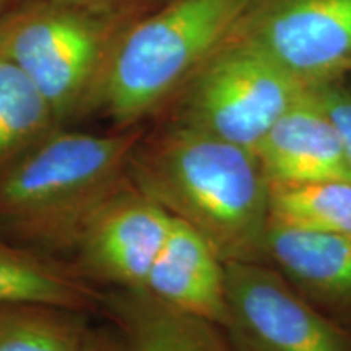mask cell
I'll use <instances>...</instances> for the list:
<instances>
[{
    "label": "cell",
    "instance_id": "6da1fadb",
    "mask_svg": "<svg viewBox=\"0 0 351 351\" xmlns=\"http://www.w3.org/2000/svg\"><path fill=\"white\" fill-rule=\"evenodd\" d=\"M127 176L210 244L223 262H263L270 182L256 150L163 121L143 132Z\"/></svg>",
    "mask_w": 351,
    "mask_h": 351
},
{
    "label": "cell",
    "instance_id": "7a4b0ae2",
    "mask_svg": "<svg viewBox=\"0 0 351 351\" xmlns=\"http://www.w3.org/2000/svg\"><path fill=\"white\" fill-rule=\"evenodd\" d=\"M143 132L52 130L0 174V238L72 261L95 215L130 182L127 165Z\"/></svg>",
    "mask_w": 351,
    "mask_h": 351
},
{
    "label": "cell",
    "instance_id": "3957f363",
    "mask_svg": "<svg viewBox=\"0 0 351 351\" xmlns=\"http://www.w3.org/2000/svg\"><path fill=\"white\" fill-rule=\"evenodd\" d=\"M249 0H163L125 26L104 60L86 116L114 130L163 114L199 69L238 33Z\"/></svg>",
    "mask_w": 351,
    "mask_h": 351
},
{
    "label": "cell",
    "instance_id": "277c9868",
    "mask_svg": "<svg viewBox=\"0 0 351 351\" xmlns=\"http://www.w3.org/2000/svg\"><path fill=\"white\" fill-rule=\"evenodd\" d=\"M132 21L47 0H21L0 21V54L44 96L60 127L85 117L104 60Z\"/></svg>",
    "mask_w": 351,
    "mask_h": 351
},
{
    "label": "cell",
    "instance_id": "5b68a950",
    "mask_svg": "<svg viewBox=\"0 0 351 351\" xmlns=\"http://www.w3.org/2000/svg\"><path fill=\"white\" fill-rule=\"evenodd\" d=\"M309 88L252 44L234 36L189 80L166 121L256 150Z\"/></svg>",
    "mask_w": 351,
    "mask_h": 351
},
{
    "label": "cell",
    "instance_id": "8992f818",
    "mask_svg": "<svg viewBox=\"0 0 351 351\" xmlns=\"http://www.w3.org/2000/svg\"><path fill=\"white\" fill-rule=\"evenodd\" d=\"M232 351H351V330L306 300L267 262H228Z\"/></svg>",
    "mask_w": 351,
    "mask_h": 351
},
{
    "label": "cell",
    "instance_id": "52a82bcc",
    "mask_svg": "<svg viewBox=\"0 0 351 351\" xmlns=\"http://www.w3.org/2000/svg\"><path fill=\"white\" fill-rule=\"evenodd\" d=\"M236 36L306 88L351 77V0H249Z\"/></svg>",
    "mask_w": 351,
    "mask_h": 351
},
{
    "label": "cell",
    "instance_id": "ba28073f",
    "mask_svg": "<svg viewBox=\"0 0 351 351\" xmlns=\"http://www.w3.org/2000/svg\"><path fill=\"white\" fill-rule=\"evenodd\" d=\"M171 225L173 218L129 182L95 215L70 262L99 289L143 288Z\"/></svg>",
    "mask_w": 351,
    "mask_h": 351
},
{
    "label": "cell",
    "instance_id": "9c48e42d",
    "mask_svg": "<svg viewBox=\"0 0 351 351\" xmlns=\"http://www.w3.org/2000/svg\"><path fill=\"white\" fill-rule=\"evenodd\" d=\"M256 153L270 186L351 181L339 130L309 90L267 132Z\"/></svg>",
    "mask_w": 351,
    "mask_h": 351
},
{
    "label": "cell",
    "instance_id": "30bf717a",
    "mask_svg": "<svg viewBox=\"0 0 351 351\" xmlns=\"http://www.w3.org/2000/svg\"><path fill=\"white\" fill-rule=\"evenodd\" d=\"M263 262L339 322H351V234L269 225Z\"/></svg>",
    "mask_w": 351,
    "mask_h": 351
},
{
    "label": "cell",
    "instance_id": "8fae6325",
    "mask_svg": "<svg viewBox=\"0 0 351 351\" xmlns=\"http://www.w3.org/2000/svg\"><path fill=\"white\" fill-rule=\"evenodd\" d=\"M143 288L171 306L212 320L221 328L225 326V262L199 232L179 219L173 218Z\"/></svg>",
    "mask_w": 351,
    "mask_h": 351
},
{
    "label": "cell",
    "instance_id": "7c38bea8",
    "mask_svg": "<svg viewBox=\"0 0 351 351\" xmlns=\"http://www.w3.org/2000/svg\"><path fill=\"white\" fill-rule=\"evenodd\" d=\"M99 313L132 351H232L221 327L158 300L145 288L103 289Z\"/></svg>",
    "mask_w": 351,
    "mask_h": 351
},
{
    "label": "cell",
    "instance_id": "4fadbf2b",
    "mask_svg": "<svg viewBox=\"0 0 351 351\" xmlns=\"http://www.w3.org/2000/svg\"><path fill=\"white\" fill-rule=\"evenodd\" d=\"M103 289L72 262L0 238V304L44 302L86 314L101 311Z\"/></svg>",
    "mask_w": 351,
    "mask_h": 351
},
{
    "label": "cell",
    "instance_id": "5bb4252c",
    "mask_svg": "<svg viewBox=\"0 0 351 351\" xmlns=\"http://www.w3.org/2000/svg\"><path fill=\"white\" fill-rule=\"evenodd\" d=\"M57 127L56 114L38 88L0 54V174Z\"/></svg>",
    "mask_w": 351,
    "mask_h": 351
},
{
    "label": "cell",
    "instance_id": "9a60e30c",
    "mask_svg": "<svg viewBox=\"0 0 351 351\" xmlns=\"http://www.w3.org/2000/svg\"><path fill=\"white\" fill-rule=\"evenodd\" d=\"M90 315L44 302L0 304V351H82Z\"/></svg>",
    "mask_w": 351,
    "mask_h": 351
},
{
    "label": "cell",
    "instance_id": "2e32d148",
    "mask_svg": "<svg viewBox=\"0 0 351 351\" xmlns=\"http://www.w3.org/2000/svg\"><path fill=\"white\" fill-rule=\"evenodd\" d=\"M270 225L351 234V181L270 186Z\"/></svg>",
    "mask_w": 351,
    "mask_h": 351
},
{
    "label": "cell",
    "instance_id": "e0dca14e",
    "mask_svg": "<svg viewBox=\"0 0 351 351\" xmlns=\"http://www.w3.org/2000/svg\"><path fill=\"white\" fill-rule=\"evenodd\" d=\"M309 91L339 130L351 168V85L348 78L313 86Z\"/></svg>",
    "mask_w": 351,
    "mask_h": 351
},
{
    "label": "cell",
    "instance_id": "ac0fdd59",
    "mask_svg": "<svg viewBox=\"0 0 351 351\" xmlns=\"http://www.w3.org/2000/svg\"><path fill=\"white\" fill-rule=\"evenodd\" d=\"M78 10L108 16V19L134 21L143 13L150 12L163 0H47Z\"/></svg>",
    "mask_w": 351,
    "mask_h": 351
},
{
    "label": "cell",
    "instance_id": "d6986e66",
    "mask_svg": "<svg viewBox=\"0 0 351 351\" xmlns=\"http://www.w3.org/2000/svg\"><path fill=\"white\" fill-rule=\"evenodd\" d=\"M82 351H132L129 343L116 327L90 326Z\"/></svg>",
    "mask_w": 351,
    "mask_h": 351
},
{
    "label": "cell",
    "instance_id": "ffe728a7",
    "mask_svg": "<svg viewBox=\"0 0 351 351\" xmlns=\"http://www.w3.org/2000/svg\"><path fill=\"white\" fill-rule=\"evenodd\" d=\"M12 8V0H0V21H2L5 13Z\"/></svg>",
    "mask_w": 351,
    "mask_h": 351
}]
</instances>
